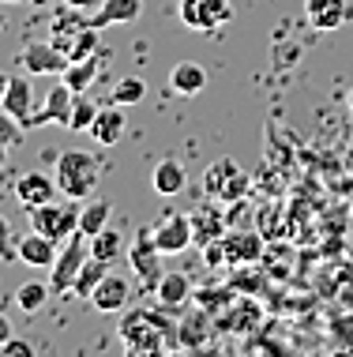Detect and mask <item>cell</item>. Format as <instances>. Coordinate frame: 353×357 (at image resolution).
Instances as JSON below:
<instances>
[{
  "label": "cell",
  "instance_id": "obj_1",
  "mask_svg": "<svg viewBox=\"0 0 353 357\" xmlns=\"http://www.w3.org/2000/svg\"><path fill=\"white\" fill-rule=\"evenodd\" d=\"M53 177H56V188H61V196L68 199H91V192L98 188V177H102V162L98 154L91 151H61L56 154V166H53Z\"/></svg>",
  "mask_w": 353,
  "mask_h": 357
},
{
  "label": "cell",
  "instance_id": "obj_2",
  "mask_svg": "<svg viewBox=\"0 0 353 357\" xmlns=\"http://www.w3.org/2000/svg\"><path fill=\"white\" fill-rule=\"evenodd\" d=\"M87 259H91V237L75 229V234L64 241V248L56 252L53 267H49V289H53V297L72 294V286H75V278H79V271H83V264H87Z\"/></svg>",
  "mask_w": 353,
  "mask_h": 357
},
{
  "label": "cell",
  "instance_id": "obj_3",
  "mask_svg": "<svg viewBox=\"0 0 353 357\" xmlns=\"http://www.w3.org/2000/svg\"><path fill=\"white\" fill-rule=\"evenodd\" d=\"M79 199H68L64 196V204H56V199H49V204L42 207H26V218H31V229H38V234L53 237V241H68L75 229H79Z\"/></svg>",
  "mask_w": 353,
  "mask_h": 357
},
{
  "label": "cell",
  "instance_id": "obj_4",
  "mask_svg": "<svg viewBox=\"0 0 353 357\" xmlns=\"http://www.w3.org/2000/svg\"><path fill=\"white\" fill-rule=\"evenodd\" d=\"M203 188L211 192L214 199H222V204H233V199H241L248 192V177L241 173L233 158H218L211 169L203 173Z\"/></svg>",
  "mask_w": 353,
  "mask_h": 357
},
{
  "label": "cell",
  "instance_id": "obj_5",
  "mask_svg": "<svg viewBox=\"0 0 353 357\" xmlns=\"http://www.w3.org/2000/svg\"><path fill=\"white\" fill-rule=\"evenodd\" d=\"M150 234H155V245L162 248V256H177V252H185L188 245H196L192 241V215H180V211L162 215L155 226H150Z\"/></svg>",
  "mask_w": 353,
  "mask_h": 357
},
{
  "label": "cell",
  "instance_id": "obj_6",
  "mask_svg": "<svg viewBox=\"0 0 353 357\" xmlns=\"http://www.w3.org/2000/svg\"><path fill=\"white\" fill-rule=\"evenodd\" d=\"M233 19L230 0H180V23L192 31H218Z\"/></svg>",
  "mask_w": 353,
  "mask_h": 357
},
{
  "label": "cell",
  "instance_id": "obj_7",
  "mask_svg": "<svg viewBox=\"0 0 353 357\" xmlns=\"http://www.w3.org/2000/svg\"><path fill=\"white\" fill-rule=\"evenodd\" d=\"M260 256V237L256 234H222L214 245H207L211 264H252Z\"/></svg>",
  "mask_w": 353,
  "mask_h": 357
},
{
  "label": "cell",
  "instance_id": "obj_8",
  "mask_svg": "<svg viewBox=\"0 0 353 357\" xmlns=\"http://www.w3.org/2000/svg\"><path fill=\"white\" fill-rule=\"evenodd\" d=\"M158 256H162V248L155 245V234L150 229H139L136 234V245H132V271H136V278L147 289H155L158 286V278H162V267H158Z\"/></svg>",
  "mask_w": 353,
  "mask_h": 357
},
{
  "label": "cell",
  "instance_id": "obj_9",
  "mask_svg": "<svg viewBox=\"0 0 353 357\" xmlns=\"http://www.w3.org/2000/svg\"><path fill=\"white\" fill-rule=\"evenodd\" d=\"M23 68L31 72V75H64V68H68V53L64 50H56L53 42H31L23 50Z\"/></svg>",
  "mask_w": 353,
  "mask_h": 357
},
{
  "label": "cell",
  "instance_id": "obj_10",
  "mask_svg": "<svg viewBox=\"0 0 353 357\" xmlns=\"http://www.w3.org/2000/svg\"><path fill=\"white\" fill-rule=\"evenodd\" d=\"M72 105H75V91L61 79L56 86H49V94H45V105L31 117V124H61V128H68Z\"/></svg>",
  "mask_w": 353,
  "mask_h": 357
},
{
  "label": "cell",
  "instance_id": "obj_11",
  "mask_svg": "<svg viewBox=\"0 0 353 357\" xmlns=\"http://www.w3.org/2000/svg\"><path fill=\"white\" fill-rule=\"evenodd\" d=\"M56 177L53 173H42V169H31V173H23V177L15 181V199L23 207H42V204H49V199H56Z\"/></svg>",
  "mask_w": 353,
  "mask_h": 357
},
{
  "label": "cell",
  "instance_id": "obj_12",
  "mask_svg": "<svg viewBox=\"0 0 353 357\" xmlns=\"http://www.w3.org/2000/svg\"><path fill=\"white\" fill-rule=\"evenodd\" d=\"M132 301V282L117 271H109L106 278L98 282V289L91 294V305L98 308V312H124Z\"/></svg>",
  "mask_w": 353,
  "mask_h": 357
},
{
  "label": "cell",
  "instance_id": "obj_13",
  "mask_svg": "<svg viewBox=\"0 0 353 357\" xmlns=\"http://www.w3.org/2000/svg\"><path fill=\"white\" fill-rule=\"evenodd\" d=\"M304 19H308L312 31L331 34L350 19V4L346 0H304Z\"/></svg>",
  "mask_w": 353,
  "mask_h": 357
},
{
  "label": "cell",
  "instance_id": "obj_14",
  "mask_svg": "<svg viewBox=\"0 0 353 357\" xmlns=\"http://www.w3.org/2000/svg\"><path fill=\"white\" fill-rule=\"evenodd\" d=\"M139 15H143V0H102L87 15V26L102 31V26H117V23H136Z\"/></svg>",
  "mask_w": 353,
  "mask_h": 357
},
{
  "label": "cell",
  "instance_id": "obj_15",
  "mask_svg": "<svg viewBox=\"0 0 353 357\" xmlns=\"http://www.w3.org/2000/svg\"><path fill=\"white\" fill-rule=\"evenodd\" d=\"M0 105H4L23 128H31V117H34V86H31V79H26V75H12Z\"/></svg>",
  "mask_w": 353,
  "mask_h": 357
},
{
  "label": "cell",
  "instance_id": "obj_16",
  "mask_svg": "<svg viewBox=\"0 0 353 357\" xmlns=\"http://www.w3.org/2000/svg\"><path fill=\"white\" fill-rule=\"evenodd\" d=\"M169 86H173V94H180V98H196L207 86V68L196 61H180L169 68Z\"/></svg>",
  "mask_w": 353,
  "mask_h": 357
},
{
  "label": "cell",
  "instance_id": "obj_17",
  "mask_svg": "<svg viewBox=\"0 0 353 357\" xmlns=\"http://www.w3.org/2000/svg\"><path fill=\"white\" fill-rule=\"evenodd\" d=\"M124 128H128V117L120 113V105H109V109H98V117L91 124V136L98 147H117Z\"/></svg>",
  "mask_w": 353,
  "mask_h": 357
},
{
  "label": "cell",
  "instance_id": "obj_18",
  "mask_svg": "<svg viewBox=\"0 0 353 357\" xmlns=\"http://www.w3.org/2000/svg\"><path fill=\"white\" fill-rule=\"evenodd\" d=\"M155 297H158L162 308L188 305V297H196L192 294V278H188L185 271H166V275L158 278V286H155Z\"/></svg>",
  "mask_w": 353,
  "mask_h": 357
},
{
  "label": "cell",
  "instance_id": "obj_19",
  "mask_svg": "<svg viewBox=\"0 0 353 357\" xmlns=\"http://www.w3.org/2000/svg\"><path fill=\"white\" fill-rule=\"evenodd\" d=\"M185 185H188V173H185V166H180L177 158H162L155 166V173H150V188H155L158 196H166V199L180 196Z\"/></svg>",
  "mask_w": 353,
  "mask_h": 357
},
{
  "label": "cell",
  "instance_id": "obj_20",
  "mask_svg": "<svg viewBox=\"0 0 353 357\" xmlns=\"http://www.w3.org/2000/svg\"><path fill=\"white\" fill-rule=\"evenodd\" d=\"M19 259H23L26 267H53L56 259V241L38 234V229H31L26 237H19Z\"/></svg>",
  "mask_w": 353,
  "mask_h": 357
},
{
  "label": "cell",
  "instance_id": "obj_21",
  "mask_svg": "<svg viewBox=\"0 0 353 357\" xmlns=\"http://www.w3.org/2000/svg\"><path fill=\"white\" fill-rule=\"evenodd\" d=\"M222 234H226V222H222V215H218L214 207H196L192 211V241L199 248L214 245Z\"/></svg>",
  "mask_w": 353,
  "mask_h": 357
},
{
  "label": "cell",
  "instance_id": "obj_22",
  "mask_svg": "<svg viewBox=\"0 0 353 357\" xmlns=\"http://www.w3.org/2000/svg\"><path fill=\"white\" fill-rule=\"evenodd\" d=\"M98 68H102V61H98V53H94V56H87V61H72L68 68H64L61 79L68 83L75 94H83L94 79H98Z\"/></svg>",
  "mask_w": 353,
  "mask_h": 357
},
{
  "label": "cell",
  "instance_id": "obj_23",
  "mask_svg": "<svg viewBox=\"0 0 353 357\" xmlns=\"http://www.w3.org/2000/svg\"><path fill=\"white\" fill-rule=\"evenodd\" d=\"M109 267H113V264H106V259H98V256H91L87 264H83L79 278H75L72 294H75V297H87V301H91V294L98 289V282H102V278L109 275Z\"/></svg>",
  "mask_w": 353,
  "mask_h": 357
},
{
  "label": "cell",
  "instance_id": "obj_24",
  "mask_svg": "<svg viewBox=\"0 0 353 357\" xmlns=\"http://www.w3.org/2000/svg\"><path fill=\"white\" fill-rule=\"evenodd\" d=\"M109 199H91V204H83V211H79V234H87V237H94V234H102V229L109 226Z\"/></svg>",
  "mask_w": 353,
  "mask_h": 357
},
{
  "label": "cell",
  "instance_id": "obj_25",
  "mask_svg": "<svg viewBox=\"0 0 353 357\" xmlns=\"http://www.w3.org/2000/svg\"><path fill=\"white\" fill-rule=\"evenodd\" d=\"M53 297V289H49V282H23L15 289V305L23 308L26 316H34V312H42L45 308V301Z\"/></svg>",
  "mask_w": 353,
  "mask_h": 357
},
{
  "label": "cell",
  "instance_id": "obj_26",
  "mask_svg": "<svg viewBox=\"0 0 353 357\" xmlns=\"http://www.w3.org/2000/svg\"><path fill=\"white\" fill-rule=\"evenodd\" d=\"M143 98H147V79H139V75H124V79H117L109 91L113 105H136Z\"/></svg>",
  "mask_w": 353,
  "mask_h": 357
},
{
  "label": "cell",
  "instance_id": "obj_27",
  "mask_svg": "<svg viewBox=\"0 0 353 357\" xmlns=\"http://www.w3.org/2000/svg\"><path fill=\"white\" fill-rule=\"evenodd\" d=\"M124 252V237L117 234V229H102V234H94L91 237V256H98V259H106V264H113Z\"/></svg>",
  "mask_w": 353,
  "mask_h": 357
},
{
  "label": "cell",
  "instance_id": "obj_28",
  "mask_svg": "<svg viewBox=\"0 0 353 357\" xmlns=\"http://www.w3.org/2000/svg\"><path fill=\"white\" fill-rule=\"evenodd\" d=\"M94 117H98V105H94L91 98H83V94H75V105H72V121H68V128H72V132H91Z\"/></svg>",
  "mask_w": 353,
  "mask_h": 357
},
{
  "label": "cell",
  "instance_id": "obj_29",
  "mask_svg": "<svg viewBox=\"0 0 353 357\" xmlns=\"http://www.w3.org/2000/svg\"><path fill=\"white\" fill-rule=\"evenodd\" d=\"M199 342H207V320L203 316L180 320V346H185V350H196Z\"/></svg>",
  "mask_w": 353,
  "mask_h": 357
},
{
  "label": "cell",
  "instance_id": "obj_30",
  "mask_svg": "<svg viewBox=\"0 0 353 357\" xmlns=\"http://www.w3.org/2000/svg\"><path fill=\"white\" fill-rule=\"evenodd\" d=\"M0 143H4V147H19V143H23V124H19L4 105H0Z\"/></svg>",
  "mask_w": 353,
  "mask_h": 357
},
{
  "label": "cell",
  "instance_id": "obj_31",
  "mask_svg": "<svg viewBox=\"0 0 353 357\" xmlns=\"http://www.w3.org/2000/svg\"><path fill=\"white\" fill-rule=\"evenodd\" d=\"M15 256H19V241L12 234V222L0 215V259H4V264H15Z\"/></svg>",
  "mask_w": 353,
  "mask_h": 357
},
{
  "label": "cell",
  "instance_id": "obj_32",
  "mask_svg": "<svg viewBox=\"0 0 353 357\" xmlns=\"http://www.w3.org/2000/svg\"><path fill=\"white\" fill-rule=\"evenodd\" d=\"M0 354H4V357H31V354H34V346L26 342V339H15V335H12V339L0 346Z\"/></svg>",
  "mask_w": 353,
  "mask_h": 357
},
{
  "label": "cell",
  "instance_id": "obj_33",
  "mask_svg": "<svg viewBox=\"0 0 353 357\" xmlns=\"http://www.w3.org/2000/svg\"><path fill=\"white\" fill-rule=\"evenodd\" d=\"M68 8H75V12H94V8L102 4V0H64Z\"/></svg>",
  "mask_w": 353,
  "mask_h": 357
},
{
  "label": "cell",
  "instance_id": "obj_34",
  "mask_svg": "<svg viewBox=\"0 0 353 357\" xmlns=\"http://www.w3.org/2000/svg\"><path fill=\"white\" fill-rule=\"evenodd\" d=\"M8 339H12V320H8L4 312H0V346H4Z\"/></svg>",
  "mask_w": 353,
  "mask_h": 357
},
{
  "label": "cell",
  "instance_id": "obj_35",
  "mask_svg": "<svg viewBox=\"0 0 353 357\" xmlns=\"http://www.w3.org/2000/svg\"><path fill=\"white\" fill-rule=\"evenodd\" d=\"M8 79H12V75H4V72H0V102H4V91H8Z\"/></svg>",
  "mask_w": 353,
  "mask_h": 357
},
{
  "label": "cell",
  "instance_id": "obj_36",
  "mask_svg": "<svg viewBox=\"0 0 353 357\" xmlns=\"http://www.w3.org/2000/svg\"><path fill=\"white\" fill-rule=\"evenodd\" d=\"M4 166H8V147L0 143V169H4Z\"/></svg>",
  "mask_w": 353,
  "mask_h": 357
},
{
  "label": "cell",
  "instance_id": "obj_37",
  "mask_svg": "<svg viewBox=\"0 0 353 357\" xmlns=\"http://www.w3.org/2000/svg\"><path fill=\"white\" fill-rule=\"evenodd\" d=\"M4 26H8V19H4V12H0V31H4Z\"/></svg>",
  "mask_w": 353,
  "mask_h": 357
},
{
  "label": "cell",
  "instance_id": "obj_38",
  "mask_svg": "<svg viewBox=\"0 0 353 357\" xmlns=\"http://www.w3.org/2000/svg\"><path fill=\"white\" fill-rule=\"evenodd\" d=\"M0 4H23V0H0Z\"/></svg>",
  "mask_w": 353,
  "mask_h": 357
},
{
  "label": "cell",
  "instance_id": "obj_39",
  "mask_svg": "<svg viewBox=\"0 0 353 357\" xmlns=\"http://www.w3.org/2000/svg\"><path fill=\"white\" fill-rule=\"evenodd\" d=\"M346 102H350V109H353V86H350V98H346Z\"/></svg>",
  "mask_w": 353,
  "mask_h": 357
}]
</instances>
